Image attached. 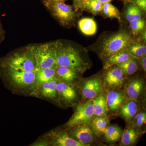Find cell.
I'll list each match as a JSON object with an SVG mask.
<instances>
[{"label": "cell", "instance_id": "cell-1", "mask_svg": "<svg viewBox=\"0 0 146 146\" xmlns=\"http://www.w3.org/2000/svg\"><path fill=\"white\" fill-rule=\"evenodd\" d=\"M135 40L131 33L121 30L104 39L101 45L100 55L106 59L112 55L127 50Z\"/></svg>", "mask_w": 146, "mask_h": 146}, {"label": "cell", "instance_id": "cell-2", "mask_svg": "<svg viewBox=\"0 0 146 146\" xmlns=\"http://www.w3.org/2000/svg\"><path fill=\"white\" fill-rule=\"evenodd\" d=\"M57 65L65 66L83 73L88 68L78 50L70 45H64L57 42Z\"/></svg>", "mask_w": 146, "mask_h": 146}, {"label": "cell", "instance_id": "cell-3", "mask_svg": "<svg viewBox=\"0 0 146 146\" xmlns=\"http://www.w3.org/2000/svg\"><path fill=\"white\" fill-rule=\"evenodd\" d=\"M34 55L37 69L54 68L57 65V42L30 47Z\"/></svg>", "mask_w": 146, "mask_h": 146}, {"label": "cell", "instance_id": "cell-4", "mask_svg": "<svg viewBox=\"0 0 146 146\" xmlns=\"http://www.w3.org/2000/svg\"><path fill=\"white\" fill-rule=\"evenodd\" d=\"M4 63L6 68L29 72H35L37 70L35 58L30 47L27 49L18 52L9 56Z\"/></svg>", "mask_w": 146, "mask_h": 146}, {"label": "cell", "instance_id": "cell-5", "mask_svg": "<svg viewBox=\"0 0 146 146\" xmlns=\"http://www.w3.org/2000/svg\"><path fill=\"white\" fill-rule=\"evenodd\" d=\"M45 5L52 16L64 26H70L76 21L77 14L72 6L62 2L50 3Z\"/></svg>", "mask_w": 146, "mask_h": 146}, {"label": "cell", "instance_id": "cell-6", "mask_svg": "<svg viewBox=\"0 0 146 146\" xmlns=\"http://www.w3.org/2000/svg\"><path fill=\"white\" fill-rule=\"evenodd\" d=\"M94 115L93 101H88L78 105L74 113L67 123V125L72 127L84 124H89Z\"/></svg>", "mask_w": 146, "mask_h": 146}, {"label": "cell", "instance_id": "cell-7", "mask_svg": "<svg viewBox=\"0 0 146 146\" xmlns=\"http://www.w3.org/2000/svg\"><path fill=\"white\" fill-rule=\"evenodd\" d=\"M8 75L12 82L22 88L33 85L36 82L35 72L25 71L7 68Z\"/></svg>", "mask_w": 146, "mask_h": 146}, {"label": "cell", "instance_id": "cell-8", "mask_svg": "<svg viewBox=\"0 0 146 146\" xmlns=\"http://www.w3.org/2000/svg\"><path fill=\"white\" fill-rule=\"evenodd\" d=\"M108 68L104 78V84L108 89H115L122 86L125 80V75L117 66Z\"/></svg>", "mask_w": 146, "mask_h": 146}, {"label": "cell", "instance_id": "cell-9", "mask_svg": "<svg viewBox=\"0 0 146 146\" xmlns=\"http://www.w3.org/2000/svg\"><path fill=\"white\" fill-rule=\"evenodd\" d=\"M50 144L57 146H86L71 137L64 131H52L47 134Z\"/></svg>", "mask_w": 146, "mask_h": 146}, {"label": "cell", "instance_id": "cell-10", "mask_svg": "<svg viewBox=\"0 0 146 146\" xmlns=\"http://www.w3.org/2000/svg\"><path fill=\"white\" fill-rule=\"evenodd\" d=\"M72 128L69 135L80 143L88 146L94 141V132L89 124L80 125Z\"/></svg>", "mask_w": 146, "mask_h": 146}, {"label": "cell", "instance_id": "cell-11", "mask_svg": "<svg viewBox=\"0 0 146 146\" xmlns=\"http://www.w3.org/2000/svg\"><path fill=\"white\" fill-rule=\"evenodd\" d=\"M101 89V82L98 77H94L86 80L82 88V94L88 99L96 97Z\"/></svg>", "mask_w": 146, "mask_h": 146}, {"label": "cell", "instance_id": "cell-12", "mask_svg": "<svg viewBox=\"0 0 146 146\" xmlns=\"http://www.w3.org/2000/svg\"><path fill=\"white\" fill-rule=\"evenodd\" d=\"M125 100V97L121 92L111 91L106 97L107 107L111 111H116L121 106Z\"/></svg>", "mask_w": 146, "mask_h": 146}, {"label": "cell", "instance_id": "cell-13", "mask_svg": "<svg viewBox=\"0 0 146 146\" xmlns=\"http://www.w3.org/2000/svg\"><path fill=\"white\" fill-rule=\"evenodd\" d=\"M131 57L132 56L128 52L127 50L115 54L106 59L104 68V70H107L112 66L125 62Z\"/></svg>", "mask_w": 146, "mask_h": 146}, {"label": "cell", "instance_id": "cell-14", "mask_svg": "<svg viewBox=\"0 0 146 146\" xmlns=\"http://www.w3.org/2000/svg\"><path fill=\"white\" fill-rule=\"evenodd\" d=\"M56 88L58 93L67 101H72L76 97L74 89L69 84L63 82H57Z\"/></svg>", "mask_w": 146, "mask_h": 146}, {"label": "cell", "instance_id": "cell-15", "mask_svg": "<svg viewBox=\"0 0 146 146\" xmlns=\"http://www.w3.org/2000/svg\"><path fill=\"white\" fill-rule=\"evenodd\" d=\"M93 101L94 115L97 117H106L107 113V105L106 99L104 94H98L94 98Z\"/></svg>", "mask_w": 146, "mask_h": 146}, {"label": "cell", "instance_id": "cell-16", "mask_svg": "<svg viewBox=\"0 0 146 146\" xmlns=\"http://www.w3.org/2000/svg\"><path fill=\"white\" fill-rule=\"evenodd\" d=\"M78 25L80 31L85 35H93L96 33V23L93 18H82L79 21Z\"/></svg>", "mask_w": 146, "mask_h": 146}, {"label": "cell", "instance_id": "cell-17", "mask_svg": "<svg viewBox=\"0 0 146 146\" xmlns=\"http://www.w3.org/2000/svg\"><path fill=\"white\" fill-rule=\"evenodd\" d=\"M55 69L56 75L65 82H72L77 78L78 72L68 67L57 65Z\"/></svg>", "mask_w": 146, "mask_h": 146}, {"label": "cell", "instance_id": "cell-18", "mask_svg": "<svg viewBox=\"0 0 146 146\" xmlns=\"http://www.w3.org/2000/svg\"><path fill=\"white\" fill-rule=\"evenodd\" d=\"M143 86V82L141 79H137L131 80L127 87L128 96L131 99L136 100L142 93Z\"/></svg>", "mask_w": 146, "mask_h": 146}, {"label": "cell", "instance_id": "cell-19", "mask_svg": "<svg viewBox=\"0 0 146 146\" xmlns=\"http://www.w3.org/2000/svg\"><path fill=\"white\" fill-rule=\"evenodd\" d=\"M36 82L39 84L49 81L54 78L56 75L54 68L37 69L35 71Z\"/></svg>", "mask_w": 146, "mask_h": 146}, {"label": "cell", "instance_id": "cell-20", "mask_svg": "<svg viewBox=\"0 0 146 146\" xmlns=\"http://www.w3.org/2000/svg\"><path fill=\"white\" fill-rule=\"evenodd\" d=\"M57 81L55 78L49 81L40 84L41 92L42 96L48 98H54L56 96L57 91L56 90Z\"/></svg>", "mask_w": 146, "mask_h": 146}, {"label": "cell", "instance_id": "cell-21", "mask_svg": "<svg viewBox=\"0 0 146 146\" xmlns=\"http://www.w3.org/2000/svg\"><path fill=\"white\" fill-rule=\"evenodd\" d=\"M125 15L127 21L128 22L134 20L143 19L144 11L138 8L132 3H128Z\"/></svg>", "mask_w": 146, "mask_h": 146}, {"label": "cell", "instance_id": "cell-22", "mask_svg": "<svg viewBox=\"0 0 146 146\" xmlns=\"http://www.w3.org/2000/svg\"><path fill=\"white\" fill-rule=\"evenodd\" d=\"M137 109V106L136 102L133 101H129L121 107L120 112L125 120L129 121L136 115Z\"/></svg>", "mask_w": 146, "mask_h": 146}, {"label": "cell", "instance_id": "cell-23", "mask_svg": "<svg viewBox=\"0 0 146 146\" xmlns=\"http://www.w3.org/2000/svg\"><path fill=\"white\" fill-rule=\"evenodd\" d=\"M122 133V131L117 126L111 125L106 127L104 133L106 141L115 143L121 139Z\"/></svg>", "mask_w": 146, "mask_h": 146}, {"label": "cell", "instance_id": "cell-24", "mask_svg": "<svg viewBox=\"0 0 146 146\" xmlns=\"http://www.w3.org/2000/svg\"><path fill=\"white\" fill-rule=\"evenodd\" d=\"M103 5L97 0H84L80 9L87 11L94 15H97L101 13Z\"/></svg>", "mask_w": 146, "mask_h": 146}, {"label": "cell", "instance_id": "cell-25", "mask_svg": "<svg viewBox=\"0 0 146 146\" xmlns=\"http://www.w3.org/2000/svg\"><path fill=\"white\" fill-rule=\"evenodd\" d=\"M131 56L134 58H141L146 54L145 43L135 40L127 50Z\"/></svg>", "mask_w": 146, "mask_h": 146}, {"label": "cell", "instance_id": "cell-26", "mask_svg": "<svg viewBox=\"0 0 146 146\" xmlns=\"http://www.w3.org/2000/svg\"><path fill=\"white\" fill-rule=\"evenodd\" d=\"M117 65L125 75H131L138 70V64L135 58L133 56L125 62Z\"/></svg>", "mask_w": 146, "mask_h": 146}, {"label": "cell", "instance_id": "cell-27", "mask_svg": "<svg viewBox=\"0 0 146 146\" xmlns=\"http://www.w3.org/2000/svg\"><path fill=\"white\" fill-rule=\"evenodd\" d=\"M138 138V132L134 129L131 127L128 128L122 134V144L125 146L130 145L134 143Z\"/></svg>", "mask_w": 146, "mask_h": 146}, {"label": "cell", "instance_id": "cell-28", "mask_svg": "<svg viewBox=\"0 0 146 146\" xmlns=\"http://www.w3.org/2000/svg\"><path fill=\"white\" fill-rule=\"evenodd\" d=\"M104 16L107 18H117L121 21L119 11L110 3L104 4L101 13Z\"/></svg>", "mask_w": 146, "mask_h": 146}, {"label": "cell", "instance_id": "cell-29", "mask_svg": "<svg viewBox=\"0 0 146 146\" xmlns=\"http://www.w3.org/2000/svg\"><path fill=\"white\" fill-rule=\"evenodd\" d=\"M108 122V121L106 117H97L93 120L92 122L93 131L97 135L104 133L107 127Z\"/></svg>", "mask_w": 146, "mask_h": 146}, {"label": "cell", "instance_id": "cell-30", "mask_svg": "<svg viewBox=\"0 0 146 146\" xmlns=\"http://www.w3.org/2000/svg\"><path fill=\"white\" fill-rule=\"evenodd\" d=\"M129 23L131 34L134 36L138 35L144 30L145 29L146 21L145 19L134 20Z\"/></svg>", "mask_w": 146, "mask_h": 146}, {"label": "cell", "instance_id": "cell-31", "mask_svg": "<svg viewBox=\"0 0 146 146\" xmlns=\"http://www.w3.org/2000/svg\"><path fill=\"white\" fill-rule=\"evenodd\" d=\"M136 123L138 126H141L145 123L146 121V112H141L136 115L135 117Z\"/></svg>", "mask_w": 146, "mask_h": 146}, {"label": "cell", "instance_id": "cell-32", "mask_svg": "<svg viewBox=\"0 0 146 146\" xmlns=\"http://www.w3.org/2000/svg\"><path fill=\"white\" fill-rule=\"evenodd\" d=\"M133 3L144 12L146 11V0H131Z\"/></svg>", "mask_w": 146, "mask_h": 146}, {"label": "cell", "instance_id": "cell-33", "mask_svg": "<svg viewBox=\"0 0 146 146\" xmlns=\"http://www.w3.org/2000/svg\"><path fill=\"white\" fill-rule=\"evenodd\" d=\"M146 29L144 30L141 33L138 35H139V37L138 40H137L143 43H146Z\"/></svg>", "mask_w": 146, "mask_h": 146}, {"label": "cell", "instance_id": "cell-34", "mask_svg": "<svg viewBox=\"0 0 146 146\" xmlns=\"http://www.w3.org/2000/svg\"><path fill=\"white\" fill-rule=\"evenodd\" d=\"M84 0H73L74 8L76 10L79 9L80 5Z\"/></svg>", "mask_w": 146, "mask_h": 146}, {"label": "cell", "instance_id": "cell-35", "mask_svg": "<svg viewBox=\"0 0 146 146\" xmlns=\"http://www.w3.org/2000/svg\"><path fill=\"white\" fill-rule=\"evenodd\" d=\"M140 58V62L142 68L143 69L144 71L146 72V55L144 56L143 57L139 58Z\"/></svg>", "mask_w": 146, "mask_h": 146}, {"label": "cell", "instance_id": "cell-36", "mask_svg": "<svg viewBox=\"0 0 146 146\" xmlns=\"http://www.w3.org/2000/svg\"><path fill=\"white\" fill-rule=\"evenodd\" d=\"M97 1L102 3L105 4L106 3H110V2L114 1V0H97ZM118 1H122L125 3H132L131 0H118Z\"/></svg>", "mask_w": 146, "mask_h": 146}, {"label": "cell", "instance_id": "cell-37", "mask_svg": "<svg viewBox=\"0 0 146 146\" xmlns=\"http://www.w3.org/2000/svg\"><path fill=\"white\" fill-rule=\"evenodd\" d=\"M66 1L67 0H43V2L45 5L47 4L51 3L60 2H65V1Z\"/></svg>", "mask_w": 146, "mask_h": 146}]
</instances>
